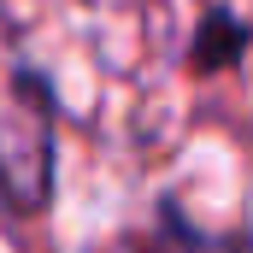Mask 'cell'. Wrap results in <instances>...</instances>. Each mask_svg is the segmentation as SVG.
Returning a JSON list of instances; mask_svg holds the SVG:
<instances>
[{"label": "cell", "instance_id": "1", "mask_svg": "<svg viewBox=\"0 0 253 253\" xmlns=\"http://www.w3.org/2000/svg\"><path fill=\"white\" fill-rule=\"evenodd\" d=\"M53 112L47 77L18 65L0 100V200L24 218L53 200Z\"/></svg>", "mask_w": 253, "mask_h": 253}, {"label": "cell", "instance_id": "2", "mask_svg": "<svg viewBox=\"0 0 253 253\" xmlns=\"http://www.w3.org/2000/svg\"><path fill=\"white\" fill-rule=\"evenodd\" d=\"M253 47V24L236 18L230 6H206L200 24H194V42H189V71L212 77V71H230Z\"/></svg>", "mask_w": 253, "mask_h": 253}, {"label": "cell", "instance_id": "3", "mask_svg": "<svg viewBox=\"0 0 253 253\" xmlns=\"http://www.w3.org/2000/svg\"><path fill=\"white\" fill-rule=\"evenodd\" d=\"M124 253H253V242L242 230H230V236H212V230H200L183 218V206L177 200H165L159 206V236H147V242H135Z\"/></svg>", "mask_w": 253, "mask_h": 253}]
</instances>
